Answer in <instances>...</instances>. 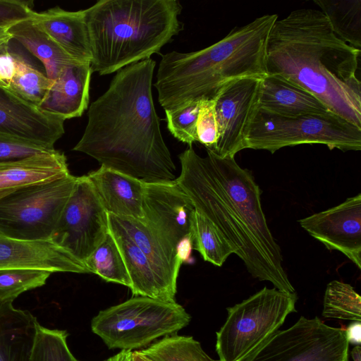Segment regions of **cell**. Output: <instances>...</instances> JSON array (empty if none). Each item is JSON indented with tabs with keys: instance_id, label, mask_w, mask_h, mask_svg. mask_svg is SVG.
<instances>
[{
	"instance_id": "obj_1",
	"label": "cell",
	"mask_w": 361,
	"mask_h": 361,
	"mask_svg": "<svg viewBox=\"0 0 361 361\" xmlns=\"http://www.w3.org/2000/svg\"><path fill=\"white\" fill-rule=\"evenodd\" d=\"M176 183L195 211L208 219L244 262L247 271L276 289L295 293L282 262L281 248L268 226L261 190L252 173L235 157H220L207 149L198 155L192 145L179 155Z\"/></svg>"
},
{
	"instance_id": "obj_2",
	"label": "cell",
	"mask_w": 361,
	"mask_h": 361,
	"mask_svg": "<svg viewBox=\"0 0 361 361\" xmlns=\"http://www.w3.org/2000/svg\"><path fill=\"white\" fill-rule=\"evenodd\" d=\"M155 66L150 58L117 71L89 106L86 127L73 150L144 183L176 180L153 102Z\"/></svg>"
},
{
	"instance_id": "obj_3",
	"label": "cell",
	"mask_w": 361,
	"mask_h": 361,
	"mask_svg": "<svg viewBox=\"0 0 361 361\" xmlns=\"http://www.w3.org/2000/svg\"><path fill=\"white\" fill-rule=\"evenodd\" d=\"M360 54L335 35L320 10L300 8L272 26L267 72L305 89L329 111L361 128Z\"/></svg>"
},
{
	"instance_id": "obj_4",
	"label": "cell",
	"mask_w": 361,
	"mask_h": 361,
	"mask_svg": "<svg viewBox=\"0 0 361 361\" xmlns=\"http://www.w3.org/2000/svg\"><path fill=\"white\" fill-rule=\"evenodd\" d=\"M276 14L235 27L217 42L198 51H172L161 56L154 84L164 110L193 101L214 100L235 80L267 75L268 37Z\"/></svg>"
},
{
	"instance_id": "obj_5",
	"label": "cell",
	"mask_w": 361,
	"mask_h": 361,
	"mask_svg": "<svg viewBox=\"0 0 361 361\" xmlns=\"http://www.w3.org/2000/svg\"><path fill=\"white\" fill-rule=\"evenodd\" d=\"M178 0H100L85 9L92 73L105 75L150 59L183 29Z\"/></svg>"
},
{
	"instance_id": "obj_6",
	"label": "cell",
	"mask_w": 361,
	"mask_h": 361,
	"mask_svg": "<svg viewBox=\"0 0 361 361\" xmlns=\"http://www.w3.org/2000/svg\"><path fill=\"white\" fill-rule=\"evenodd\" d=\"M190 319L176 302L137 295L99 311L92 319L91 329L109 348L132 351L175 334Z\"/></svg>"
},
{
	"instance_id": "obj_7",
	"label": "cell",
	"mask_w": 361,
	"mask_h": 361,
	"mask_svg": "<svg viewBox=\"0 0 361 361\" xmlns=\"http://www.w3.org/2000/svg\"><path fill=\"white\" fill-rule=\"evenodd\" d=\"M296 293L264 287L247 299L228 307L224 324L216 333L218 361H244L296 312Z\"/></svg>"
},
{
	"instance_id": "obj_8",
	"label": "cell",
	"mask_w": 361,
	"mask_h": 361,
	"mask_svg": "<svg viewBox=\"0 0 361 361\" xmlns=\"http://www.w3.org/2000/svg\"><path fill=\"white\" fill-rule=\"evenodd\" d=\"M302 144H321L330 149H361V128L328 112L283 117L258 109L250 126L247 148L274 153Z\"/></svg>"
},
{
	"instance_id": "obj_9",
	"label": "cell",
	"mask_w": 361,
	"mask_h": 361,
	"mask_svg": "<svg viewBox=\"0 0 361 361\" xmlns=\"http://www.w3.org/2000/svg\"><path fill=\"white\" fill-rule=\"evenodd\" d=\"M78 177L22 188L0 199V233L22 240H48Z\"/></svg>"
},
{
	"instance_id": "obj_10",
	"label": "cell",
	"mask_w": 361,
	"mask_h": 361,
	"mask_svg": "<svg viewBox=\"0 0 361 361\" xmlns=\"http://www.w3.org/2000/svg\"><path fill=\"white\" fill-rule=\"evenodd\" d=\"M348 347L345 329L329 326L317 317L301 316L244 361H349Z\"/></svg>"
},
{
	"instance_id": "obj_11",
	"label": "cell",
	"mask_w": 361,
	"mask_h": 361,
	"mask_svg": "<svg viewBox=\"0 0 361 361\" xmlns=\"http://www.w3.org/2000/svg\"><path fill=\"white\" fill-rule=\"evenodd\" d=\"M108 213L87 175L78 177L50 238L85 264L109 232Z\"/></svg>"
},
{
	"instance_id": "obj_12",
	"label": "cell",
	"mask_w": 361,
	"mask_h": 361,
	"mask_svg": "<svg viewBox=\"0 0 361 361\" xmlns=\"http://www.w3.org/2000/svg\"><path fill=\"white\" fill-rule=\"evenodd\" d=\"M262 78H246L224 87L214 101L217 140L214 154L235 157L247 149V138L258 110Z\"/></svg>"
},
{
	"instance_id": "obj_13",
	"label": "cell",
	"mask_w": 361,
	"mask_h": 361,
	"mask_svg": "<svg viewBox=\"0 0 361 361\" xmlns=\"http://www.w3.org/2000/svg\"><path fill=\"white\" fill-rule=\"evenodd\" d=\"M143 209V224L175 251L181 239L193 236L195 209L176 180L145 183Z\"/></svg>"
},
{
	"instance_id": "obj_14",
	"label": "cell",
	"mask_w": 361,
	"mask_h": 361,
	"mask_svg": "<svg viewBox=\"0 0 361 361\" xmlns=\"http://www.w3.org/2000/svg\"><path fill=\"white\" fill-rule=\"evenodd\" d=\"M329 250H338L361 269V194L298 221Z\"/></svg>"
},
{
	"instance_id": "obj_15",
	"label": "cell",
	"mask_w": 361,
	"mask_h": 361,
	"mask_svg": "<svg viewBox=\"0 0 361 361\" xmlns=\"http://www.w3.org/2000/svg\"><path fill=\"white\" fill-rule=\"evenodd\" d=\"M64 121L0 85V133L54 147L65 133Z\"/></svg>"
},
{
	"instance_id": "obj_16",
	"label": "cell",
	"mask_w": 361,
	"mask_h": 361,
	"mask_svg": "<svg viewBox=\"0 0 361 361\" xmlns=\"http://www.w3.org/2000/svg\"><path fill=\"white\" fill-rule=\"evenodd\" d=\"M89 273L84 264L51 240H22L0 233V269Z\"/></svg>"
},
{
	"instance_id": "obj_17",
	"label": "cell",
	"mask_w": 361,
	"mask_h": 361,
	"mask_svg": "<svg viewBox=\"0 0 361 361\" xmlns=\"http://www.w3.org/2000/svg\"><path fill=\"white\" fill-rule=\"evenodd\" d=\"M87 176L108 214L144 222V182L104 166Z\"/></svg>"
},
{
	"instance_id": "obj_18",
	"label": "cell",
	"mask_w": 361,
	"mask_h": 361,
	"mask_svg": "<svg viewBox=\"0 0 361 361\" xmlns=\"http://www.w3.org/2000/svg\"><path fill=\"white\" fill-rule=\"evenodd\" d=\"M92 73L90 63L67 66L51 82L39 109L64 121L81 116L88 107Z\"/></svg>"
},
{
	"instance_id": "obj_19",
	"label": "cell",
	"mask_w": 361,
	"mask_h": 361,
	"mask_svg": "<svg viewBox=\"0 0 361 361\" xmlns=\"http://www.w3.org/2000/svg\"><path fill=\"white\" fill-rule=\"evenodd\" d=\"M66 157L55 150L49 154L0 162V199L27 186L68 176Z\"/></svg>"
},
{
	"instance_id": "obj_20",
	"label": "cell",
	"mask_w": 361,
	"mask_h": 361,
	"mask_svg": "<svg viewBox=\"0 0 361 361\" xmlns=\"http://www.w3.org/2000/svg\"><path fill=\"white\" fill-rule=\"evenodd\" d=\"M41 27L74 60L91 63L92 51L84 10L66 11L59 6L35 13Z\"/></svg>"
},
{
	"instance_id": "obj_21",
	"label": "cell",
	"mask_w": 361,
	"mask_h": 361,
	"mask_svg": "<svg viewBox=\"0 0 361 361\" xmlns=\"http://www.w3.org/2000/svg\"><path fill=\"white\" fill-rule=\"evenodd\" d=\"M258 109L283 117L331 112L312 94L273 75L262 79Z\"/></svg>"
},
{
	"instance_id": "obj_22",
	"label": "cell",
	"mask_w": 361,
	"mask_h": 361,
	"mask_svg": "<svg viewBox=\"0 0 361 361\" xmlns=\"http://www.w3.org/2000/svg\"><path fill=\"white\" fill-rule=\"evenodd\" d=\"M109 230L123 258L134 296L141 295L164 302H176L157 276L149 259L127 234L116 216L108 214Z\"/></svg>"
},
{
	"instance_id": "obj_23",
	"label": "cell",
	"mask_w": 361,
	"mask_h": 361,
	"mask_svg": "<svg viewBox=\"0 0 361 361\" xmlns=\"http://www.w3.org/2000/svg\"><path fill=\"white\" fill-rule=\"evenodd\" d=\"M40 324L12 302L0 304V361H31Z\"/></svg>"
},
{
	"instance_id": "obj_24",
	"label": "cell",
	"mask_w": 361,
	"mask_h": 361,
	"mask_svg": "<svg viewBox=\"0 0 361 361\" xmlns=\"http://www.w3.org/2000/svg\"><path fill=\"white\" fill-rule=\"evenodd\" d=\"M132 240L149 259L157 276L170 297L175 300L181 263L176 251L165 244L140 221L116 216Z\"/></svg>"
},
{
	"instance_id": "obj_25",
	"label": "cell",
	"mask_w": 361,
	"mask_h": 361,
	"mask_svg": "<svg viewBox=\"0 0 361 361\" xmlns=\"http://www.w3.org/2000/svg\"><path fill=\"white\" fill-rule=\"evenodd\" d=\"M7 30L13 39L18 42L42 62L47 76L52 82L67 66L80 62L68 55L33 16L13 25Z\"/></svg>"
},
{
	"instance_id": "obj_26",
	"label": "cell",
	"mask_w": 361,
	"mask_h": 361,
	"mask_svg": "<svg viewBox=\"0 0 361 361\" xmlns=\"http://www.w3.org/2000/svg\"><path fill=\"white\" fill-rule=\"evenodd\" d=\"M335 35L350 46L361 47V1L315 0Z\"/></svg>"
},
{
	"instance_id": "obj_27",
	"label": "cell",
	"mask_w": 361,
	"mask_h": 361,
	"mask_svg": "<svg viewBox=\"0 0 361 361\" xmlns=\"http://www.w3.org/2000/svg\"><path fill=\"white\" fill-rule=\"evenodd\" d=\"M89 273L95 274L108 282L131 288L132 283L120 249L109 232L102 243L85 262Z\"/></svg>"
},
{
	"instance_id": "obj_28",
	"label": "cell",
	"mask_w": 361,
	"mask_h": 361,
	"mask_svg": "<svg viewBox=\"0 0 361 361\" xmlns=\"http://www.w3.org/2000/svg\"><path fill=\"white\" fill-rule=\"evenodd\" d=\"M151 361H214L192 336L172 334L140 351Z\"/></svg>"
},
{
	"instance_id": "obj_29",
	"label": "cell",
	"mask_w": 361,
	"mask_h": 361,
	"mask_svg": "<svg viewBox=\"0 0 361 361\" xmlns=\"http://www.w3.org/2000/svg\"><path fill=\"white\" fill-rule=\"evenodd\" d=\"M325 318L361 322V298L353 287L337 280L329 282L324 297Z\"/></svg>"
},
{
	"instance_id": "obj_30",
	"label": "cell",
	"mask_w": 361,
	"mask_h": 361,
	"mask_svg": "<svg viewBox=\"0 0 361 361\" xmlns=\"http://www.w3.org/2000/svg\"><path fill=\"white\" fill-rule=\"evenodd\" d=\"M193 237V250L198 251L204 261L214 265L221 267L233 253L214 225L196 211Z\"/></svg>"
},
{
	"instance_id": "obj_31",
	"label": "cell",
	"mask_w": 361,
	"mask_h": 361,
	"mask_svg": "<svg viewBox=\"0 0 361 361\" xmlns=\"http://www.w3.org/2000/svg\"><path fill=\"white\" fill-rule=\"evenodd\" d=\"M51 82L46 73L18 54L16 73L8 89L26 102L38 107Z\"/></svg>"
},
{
	"instance_id": "obj_32",
	"label": "cell",
	"mask_w": 361,
	"mask_h": 361,
	"mask_svg": "<svg viewBox=\"0 0 361 361\" xmlns=\"http://www.w3.org/2000/svg\"><path fill=\"white\" fill-rule=\"evenodd\" d=\"M51 274L29 269H0V304L13 302L21 293L44 286Z\"/></svg>"
},
{
	"instance_id": "obj_33",
	"label": "cell",
	"mask_w": 361,
	"mask_h": 361,
	"mask_svg": "<svg viewBox=\"0 0 361 361\" xmlns=\"http://www.w3.org/2000/svg\"><path fill=\"white\" fill-rule=\"evenodd\" d=\"M64 330L39 326L31 361H78L67 344Z\"/></svg>"
},
{
	"instance_id": "obj_34",
	"label": "cell",
	"mask_w": 361,
	"mask_h": 361,
	"mask_svg": "<svg viewBox=\"0 0 361 361\" xmlns=\"http://www.w3.org/2000/svg\"><path fill=\"white\" fill-rule=\"evenodd\" d=\"M201 101H193L165 111L167 128L179 141L192 145L197 142V121Z\"/></svg>"
},
{
	"instance_id": "obj_35",
	"label": "cell",
	"mask_w": 361,
	"mask_h": 361,
	"mask_svg": "<svg viewBox=\"0 0 361 361\" xmlns=\"http://www.w3.org/2000/svg\"><path fill=\"white\" fill-rule=\"evenodd\" d=\"M55 150L54 147L0 133V162L49 154Z\"/></svg>"
},
{
	"instance_id": "obj_36",
	"label": "cell",
	"mask_w": 361,
	"mask_h": 361,
	"mask_svg": "<svg viewBox=\"0 0 361 361\" xmlns=\"http://www.w3.org/2000/svg\"><path fill=\"white\" fill-rule=\"evenodd\" d=\"M197 142L214 151L217 140V125L214 100H202L197 121Z\"/></svg>"
},
{
	"instance_id": "obj_37",
	"label": "cell",
	"mask_w": 361,
	"mask_h": 361,
	"mask_svg": "<svg viewBox=\"0 0 361 361\" xmlns=\"http://www.w3.org/2000/svg\"><path fill=\"white\" fill-rule=\"evenodd\" d=\"M32 1L0 0V27L8 30L33 16Z\"/></svg>"
},
{
	"instance_id": "obj_38",
	"label": "cell",
	"mask_w": 361,
	"mask_h": 361,
	"mask_svg": "<svg viewBox=\"0 0 361 361\" xmlns=\"http://www.w3.org/2000/svg\"><path fill=\"white\" fill-rule=\"evenodd\" d=\"M7 45L0 49V85L8 88L16 73L18 54L11 51Z\"/></svg>"
},
{
	"instance_id": "obj_39",
	"label": "cell",
	"mask_w": 361,
	"mask_h": 361,
	"mask_svg": "<svg viewBox=\"0 0 361 361\" xmlns=\"http://www.w3.org/2000/svg\"><path fill=\"white\" fill-rule=\"evenodd\" d=\"M193 243L194 238L192 235H188L178 243L176 247V253L178 259L181 264L190 262Z\"/></svg>"
},
{
	"instance_id": "obj_40",
	"label": "cell",
	"mask_w": 361,
	"mask_h": 361,
	"mask_svg": "<svg viewBox=\"0 0 361 361\" xmlns=\"http://www.w3.org/2000/svg\"><path fill=\"white\" fill-rule=\"evenodd\" d=\"M345 334L349 344L360 345L361 343V324L360 322H354L345 329Z\"/></svg>"
},
{
	"instance_id": "obj_41",
	"label": "cell",
	"mask_w": 361,
	"mask_h": 361,
	"mask_svg": "<svg viewBox=\"0 0 361 361\" xmlns=\"http://www.w3.org/2000/svg\"><path fill=\"white\" fill-rule=\"evenodd\" d=\"M132 351L121 350L117 354L104 361H130Z\"/></svg>"
},
{
	"instance_id": "obj_42",
	"label": "cell",
	"mask_w": 361,
	"mask_h": 361,
	"mask_svg": "<svg viewBox=\"0 0 361 361\" xmlns=\"http://www.w3.org/2000/svg\"><path fill=\"white\" fill-rule=\"evenodd\" d=\"M11 39H13L12 37L8 33V30L0 27V49L8 44Z\"/></svg>"
},
{
	"instance_id": "obj_43",
	"label": "cell",
	"mask_w": 361,
	"mask_h": 361,
	"mask_svg": "<svg viewBox=\"0 0 361 361\" xmlns=\"http://www.w3.org/2000/svg\"><path fill=\"white\" fill-rule=\"evenodd\" d=\"M360 351V345H355V347L352 350L351 355L353 361H361Z\"/></svg>"
},
{
	"instance_id": "obj_44",
	"label": "cell",
	"mask_w": 361,
	"mask_h": 361,
	"mask_svg": "<svg viewBox=\"0 0 361 361\" xmlns=\"http://www.w3.org/2000/svg\"><path fill=\"white\" fill-rule=\"evenodd\" d=\"M130 361H145L144 357L138 350L132 351Z\"/></svg>"
},
{
	"instance_id": "obj_45",
	"label": "cell",
	"mask_w": 361,
	"mask_h": 361,
	"mask_svg": "<svg viewBox=\"0 0 361 361\" xmlns=\"http://www.w3.org/2000/svg\"><path fill=\"white\" fill-rule=\"evenodd\" d=\"M142 356H143V355H142ZM143 357H144L145 361H151V360H149V359H147V357H145V356H143Z\"/></svg>"
}]
</instances>
